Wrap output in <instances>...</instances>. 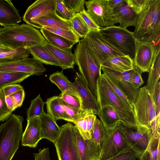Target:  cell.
Listing matches in <instances>:
<instances>
[{"label":"cell","instance_id":"cell-11","mask_svg":"<svg viewBox=\"0 0 160 160\" xmlns=\"http://www.w3.org/2000/svg\"><path fill=\"white\" fill-rule=\"evenodd\" d=\"M87 12L94 22L100 28L114 26L118 23L113 15V9L108 0H89L85 4Z\"/></svg>","mask_w":160,"mask_h":160},{"label":"cell","instance_id":"cell-21","mask_svg":"<svg viewBox=\"0 0 160 160\" xmlns=\"http://www.w3.org/2000/svg\"><path fill=\"white\" fill-rule=\"evenodd\" d=\"M21 21L19 12L11 1L0 0V25L8 27L18 25Z\"/></svg>","mask_w":160,"mask_h":160},{"label":"cell","instance_id":"cell-53","mask_svg":"<svg viewBox=\"0 0 160 160\" xmlns=\"http://www.w3.org/2000/svg\"><path fill=\"white\" fill-rule=\"evenodd\" d=\"M34 160H51L49 153V148H44L39 149L38 152L33 154Z\"/></svg>","mask_w":160,"mask_h":160},{"label":"cell","instance_id":"cell-46","mask_svg":"<svg viewBox=\"0 0 160 160\" xmlns=\"http://www.w3.org/2000/svg\"><path fill=\"white\" fill-rule=\"evenodd\" d=\"M64 4L75 14L83 10L86 1L85 0H62Z\"/></svg>","mask_w":160,"mask_h":160},{"label":"cell","instance_id":"cell-33","mask_svg":"<svg viewBox=\"0 0 160 160\" xmlns=\"http://www.w3.org/2000/svg\"><path fill=\"white\" fill-rule=\"evenodd\" d=\"M97 115L106 129H112L118 123L121 122L115 110L109 106L100 109Z\"/></svg>","mask_w":160,"mask_h":160},{"label":"cell","instance_id":"cell-49","mask_svg":"<svg viewBox=\"0 0 160 160\" xmlns=\"http://www.w3.org/2000/svg\"><path fill=\"white\" fill-rule=\"evenodd\" d=\"M79 13L90 30L99 31L100 28L94 22L85 9H84Z\"/></svg>","mask_w":160,"mask_h":160},{"label":"cell","instance_id":"cell-23","mask_svg":"<svg viewBox=\"0 0 160 160\" xmlns=\"http://www.w3.org/2000/svg\"><path fill=\"white\" fill-rule=\"evenodd\" d=\"M114 18L119 26L127 29L130 26L136 27L138 15L128 6L126 2L120 7L113 9Z\"/></svg>","mask_w":160,"mask_h":160},{"label":"cell","instance_id":"cell-45","mask_svg":"<svg viewBox=\"0 0 160 160\" xmlns=\"http://www.w3.org/2000/svg\"><path fill=\"white\" fill-rule=\"evenodd\" d=\"M150 0H126L128 6L138 15L148 6Z\"/></svg>","mask_w":160,"mask_h":160},{"label":"cell","instance_id":"cell-20","mask_svg":"<svg viewBox=\"0 0 160 160\" xmlns=\"http://www.w3.org/2000/svg\"><path fill=\"white\" fill-rule=\"evenodd\" d=\"M76 131L80 160H98L101 152L100 145L91 139H83L76 127Z\"/></svg>","mask_w":160,"mask_h":160},{"label":"cell","instance_id":"cell-50","mask_svg":"<svg viewBox=\"0 0 160 160\" xmlns=\"http://www.w3.org/2000/svg\"><path fill=\"white\" fill-rule=\"evenodd\" d=\"M152 95L156 107L157 116L160 114V82L159 81L156 85Z\"/></svg>","mask_w":160,"mask_h":160},{"label":"cell","instance_id":"cell-12","mask_svg":"<svg viewBox=\"0 0 160 160\" xmlns=\"http://www.w3.org/2000/svg\"><path fill=\"white\" fill-rule=\"evenodd\" d=\"M121 128L130 147L140 155L146 150L152 136L151 129L139 125L127 126L121 122Z\"/></svg>","mask_w":160,"mask_h":160},{"label":"cell","instance_id":"cell-41","mask_svg":"<svg viewBox=\"0 0 160 160\" xmlns=\"http://www.w3.org/2000/svg\"><path fill=\"white\" fill-rule=\"evenodd\" d=\"M55 11L58 16L66 20L71 19L75 14L64 4L62 0H56Z\"/></svg>","mask_w":160,"mask_h":160},{"label":"cell","instance_id":"cell-31","mask_svg":"<svg viewBox=\"0 0 160 160\" xmlns=\"http://www.w3.org/2000/svg\"><path fill=\"white\" fill-rule=\"evenodd\" d=\"M49 79L58 87L62 92H67L78 97L80 100L72 83L64 75L62 72L58 71L53 73L50 75Z\"/></svg>","mask_w":160,"mask_h":160},{"label":"cell","instance_id":"cell-22","mask_svg":"<svg viewBox=\"0 0 160 160\" xmlns=\"http://www.w3.org/2000/svg\"><path fill=\"white\" fill-rule=\"evenodd\" d=\"M40 118L42 139H47L54 143L59 135L61 127L56 121L44 112Z\"/></svg>","mask_w":160,"mask_h":160},{"label":"cell","instance_id":"cell-43","mask_svg":"<svg viewBox=\"0 0 160 160\" xmlns=\"http://www.w3.org/2000/svg\"><path fill=\"white\" fill-rule=\"evenodd\" d=\"M140 155L139 153L131 147H129L106 160H136Z\"/></svg>","mask_w":160,"mask_h":160},{"label":"cell","instance_id":"cell-28","mask_svg":"<svg viewBox=\"0 0 160 160\" xmlns=\"http://www.w3.org/2000/svg\"><path fill=\"white\" fill-rule=\"evenodd\" d=\"M45 103L47 114L56 121L63 119L72 122L71 118L66 113L59 96H54L48 98Z\"/></svg>","mask_w":160,"mask_h":160},{"label":"cell","instance_id":"cell-37","mask_svg":"<svg viewBox=\"0 0 160 160\" xmlns=\"http://www.w3.org/2000/svg\"><path fill=\"white\" fill-rule=\"evenodd\" d=\"M44 102L39 94L35 98L31 101L29 108L27 111V120L37 117H40L44 112Z\"/></svg>","mask_w":160,"mask_h":160},{"label":"cell","instance_id":"cell-27","mask_svg":"<svg viewBox=\"0 0 160 160\" xmlns=\"http://www.w3.org/2000/svg\"><path fill=\"white\" fill-rule=\"evenodd\" d=\"M101 66L120 72L131 70L134 68L133 60L126 55L109 58L103 63Z\"/></svg>","mask_w":160,"mask_h":160},{"label":"cell","instance_id":"cell-34","mask_svg":"<svg viewBox=\"0 0 160 160\" xmlns=\"http://www.w3.org/2000/svg\"><path fill=\"white\" fill-rule=\"evenodd\" d=\"M32 75L24 72L0 71V88L10 84L18 83Z\"/></svg>","mask_w":160,"mask_h":160},{"label":"cell","instance_id":"cell-13","mask_svg":"<svg viewBox=\"0 0 160 160\" xmlns=\"http://www.w3.org/2000/svg\"><path fill=\"white\" fill-rule=\"evenodd\" d=\"M46 69L43 64L34 58H26L0 64V71L19 72L41 75Z\"/></svg>","mask_w":160,"mask_h":160},{"label":"cell","instance_id":"cell-32","mask_svg":"<svg viewBox=\"0 0 160 160\" xmlns=\"http://www.w3.org/2000/svg\"><path fill=\"white\" fill-rule=\"evenodd\" d=\"M40 31L48 43L59 48L65 50H71L73 45L76 44L73 42L43 28L41 29Z\"/></svg>","mask_w":160,"mask_h":160},{"label":"cell","instance_id":"cell-30","mask_svg":"<svg viewBox=\"0 0 160 160\" xmlns=\"http://www.w3.org/2000/svg\"><path fill=\"white\" fill-rule=\"evenodd\" d=\"M28 49L33 58L42 64L60 67L59 61L44 45L35 46Z\"/></svg>","mask_w":160,"mask_h":160},{"label":"cell","instance_id":"cell-10","mask_svg":"<svg viewBox=\"0 0 160 160\" xmlns=\"http://www.w3.org/2000/svg\"><path fill=\"white\" fill-rule=\"evenodd\" d=\"M133 106L134 112L138 123L150 128L157 117L152 95L146 86L139 88Z\"/></svg>","mask_w":160,"mask_h":160},{"label":"cell","instance_id":"cell-26","mask_svg":"<svg viewBox=\"0 0 160 160\" xmlns=\"http://www.w3.org/2000/svg\"><path fill=\"white\" fill-rule=\"evenodd\" d=\"M160 126L158 125L156 130L152 132V136L146 150L138 158L139 160H159Z\"/></svg>","mask_w":160,"mask_h":160},{"label":"cell","instance_id":"cell-1","mask_svg":"<svg viewBox=\"0 0 160 160\" xmlns=\"http://www.w3.org/2000/svg\"><path fill=\"white\" fill-rule=\"evenodd\" d=\"M47 43L40 31L27 24H22L0 28V44L12 50L28 49Z\"/></svg>","mask_w":160,"mask_h":160},{"label":"cell","instance_id":"cell-15","mask_svg":"<svg viewBox=\"0 0 160 160\" xmlns=\"http://www.w3.org/2000/svg\"><path fill=\"white\" fill-rule=\"evenodd\" d=\"M72 84L79 96L81 102L82 110L84 111L92 110L94 114L97 115L100 108L97 99L91 92L80 73L76 72L74 80Z\"/></svg>","mask_w":160,"mask_h":160},{"label":"cell","instance_id":"cell-16","mask_svg":"<svg viewBox=\"0 0 160 160\" xmlns=\"http://www.w3.org/2000/svg\"><path fill=\"white\" fill-rule=\"evenodd\" d=\"M156 46L151 43L137 41L133 60L134 67L142 72H148L154 56Z\"/></svg>","mask_w":160,"mask_h":160},{"label":"cell","instance_id":"cell-55","mask_svg":"<svg viewBox=\"0 0 160 160\" xmlns=\"http://www.w3.org/2000/svg\"><path fill=\"white\" fill-rule=\"evenodd\" d=\"M6 104L8 108L12 112L14 111V104L13 100L10 96H5Z\"/></svg>","mask_w":160,"mask_h":160},{"label":"cell","instance_id":"cell-29","mask_svg":"<svg viewBox=\"0 0 160 160\" xmlns=\"http://www.w3.org/2000/svg\"><path fill=\"white\" fill-rule=\"evenodd\" d=\"M148 72L146 86L152 94L156 85L159 81L160 77V44L156 46L154 56Z\"/></svg>","mask_w":160,"mask_h":160},{"label":"cell","instance_id":"cell-7","mask_svg":"<svg viewBox=\"0 0 160 160\" xmlns=\"http://www.w3.org/2000/svg\"><path fill=\"white\" fill-rule=\"evenodd\" d=\"M60 127L59 135L53 143L58 160H81L75 126L68 122Z\"/></svg>","mask_w":160,"mask_h":160},{"label":"cell","instance_id":"cell-8","mask_svg":"<svg viewBox=\"0 0 160 160\" xmlns=\"http://www.w3.org/2000/svg\"><path fill=\"white\" fill-rule=\"evenodd\" d=\"M121 122L118 123L112 129H105L98 160H106L130 147L121 130Z\"/></svg>","mask_w":160,"mask_h":160},{"label":"cell","instance_id":"cell-2","mask_svg":"<svg viewBox=\"0 0 160 160\" xmlns=\"http://www.w3.org/2000/svg\"><path fill=\"white\" fill-rule=\"evenodd\" d=\"M160 0H150L146 8L138 15L133 33L137 41L160 44Z\"/></svg>","mask_w":160,"mask_h":160},{"label":"cell","instance_id":"cell-35","mask_svg":"<svg viewBox=\"0 0 160 160\" xmlns=\"http://www.w3.org/2000/svg\"><path fill=\"white\" fill-rule=\"evenodd\" d=\"M30 54L28 49L20 48L0 53V64L28 58Z\"/></svg>","mask_w":160,"mask_h":160},{"label":"cell","instance_id":"cell-36","mask_svg":"<svg viewBox=\"0 0 160 160\" xmlns=\"http://www.w3.org/2000/svg\"><path fill=\"white\" fill-rule=\"evenodd\" d=\"M69 20L71 23L72 30L80 38H83L90 30L79 13L75 14Z\"/></svg>","mask_w":160,"mask_h":160},{"label":"cell","instance_id":"cell-54","mask_svg":"<svg viewBox=\"0 0 160 160\" xmlns=\"http://www.w3.org/2000/svg\"><path fill=\"white\" fill-rule=\"evenodd\" d=\"M125 2V0H108V3L110 7L113 9L120 7Z\"/></svg>","mask_w":160,"mask_h":160},{"label":"cell","instance_id":"cell-39","mask_svg":"<svg viewBox=\"0 0 160 160\" xmlns=\"http://www.w3.org/2000/svg\"><path fill=\"white\" fill-rule=\"evenodd\" d=\"M105 129L101 121L97 118L93 127L91 139L100 146L104 137Z\"/></svg>","mask_w":160,"mask_h":160},{"label":"cell","instance_id":"cell-44","mask_svg":"<svg viewBox=\"0 0 160 160\" xmlns=\"http://www.w3.org/2000/svg\"><path fill=\"white\" fill-rule=\"evenodd\" d=\"M2 89L0 88V122L6 120L12 114V112L8 107Z\"/></svg>","mask_w":160,"mask_h":160},{"label":"cell","instance_id":"cell-6","mask_svg":"<svg viewBox=\"0 0 160 160\" xmlns=\"http://www.w3.org/2000/svg\"><path fill=\"white\" fill-rule=\"evenodd\" d=\"M99 32L112 46L133 60L137 40L133 32L115 25L100 28Z\"/></svg>","mask_w":160,"mask_h":160},{"label":"cell","instance_id":"cell-14","mask_svg":"<svg viewBox=\"0 0 160 160\" xmlns=\"http://www.w3.org/2000/svg\"><path fill=\"white\" fill-rule=\"evenodd\" d=\"M101 70L103 73L109 78L133 103L139 89L135 88L132 84V79L133 69L123 72H116L102 66L101 67Z\"/></svg>","mask_w":160,"mask_h":160},{"label":"cell","instance_id":"cell-48","mask_svg":"<svg viewBox=\"0 0 160 160\" xmlns=\"http://www.w3.org/2000/svg\"><path fill=\"white\" fill-rule=\"evenodd\" d=\"M25 95V92L23 89L10 95L13 101L14 110L22 105Z\"/></svg>","mask_w":160,"mask_h":160},{"label":"cell","instance_id":"cell-47","mask_svg":"<svg viewBox=\"0 0 160 160\" xmlns=\"http://www.w3.org/2000/svg\"><path fill=\"white\" fill-rule=\"evenodd\" d=\"M61 101L66 113L71 118L72 122L79 118L84 112L81 109L76 108L69 106L62 100Z\"/></svg>","mask_w":160,"mask_h":160},{"label":"cell","instance_id":"cell-25","mask_svg":"<svg viewBox=\"0 0 160 160\" xmlns=\"http://www.w3.org/2000/svg\"><path fill=\"white\" fill-rule=\"evenodd\" d=\"M44 47L56 58L62 70L73 69L75 63L74 56L71 49L67 50L54 46L47 42Z\"/></svg>","mask_w":160,"mask_h":160},{"label":"cell","instance_id":"cell-40","mask_svg":"<svg viewBox=\"0 0 160 160\" xmlns=\"http://www.w3.org/2000/svg\"><path fill=\"white\" fill-rule=\"evenodd\" d=\"M102 74L116 95L128 107L133 111V103L128 99L122 91L109 78L103 73Z\"/></svg>","mask_w":160,"mask_h":160},{"label":"cell","instance_id":"cell-52","mask_svg":"<svg viewBox=\"0 0 160 160\" xmlns=\"http://www.w3.org/2000/svg\"><path fill=\"white\" fill-rule=\"evenodd\" d=\"M1 88L2 89L5 96H10L23 89L21 85L18 84H10Z\"/></svg>","mask_w":160,"mask_h":160},{"label":"cell","instance_id":"cell-17","mask_svg":"<svg viewBox=\"0 0 160 160\" xmlns=\"http://www.w3.org/2000/svg\"><path fill=\"white\" fill-rule=\"evenodd\" d=\"M28 25L40 29L47 27L59 28L68 30H72L69 20L61 18L57 14L55 11L31 19Z\"/></svg>","mask_w":160,"mask_h":160},{"label":"cell","instance_id":"cell-24","mask_svg":"<svg viewBox=\"0 0 160 160\" xmlns=\"http://www.w3.org/2000/svg\"><path fill=\"white\" fill-rule=\"evenodd\" d=\"M92 110L84 111L83 114L73 123L84 140L91 138L93 127L97 118Z\"/></svg>","mask_w":160,"mask_h":160},{"label":"cell","instance_id":"cell-51","mask_svg":"<svg viewBox=\"0 0 160 160\" xmlns=\"http://www.w3.org/2000/svg\"><path fill=\"white\" fill-rule=\"evenodd\" d=\"M142 72L134 67L132 76V83L133 87L138 89L144 83L142 77Z\"/></svg>","mask_w":160,"mask_h":160},{"label":"cell","instance_id":"cell-9","mask_svg":"<svg viewBox=\"0 0 160 160\" xmlns=\"http://www.w3.org/2000/svg\"><path fill=\"white\" fill-rule=\"evenodd\" d=\"M83 39L94 60L100 67L109 58L124 56L112 46L99 31L89 30Z\"/></svg>","mask_w":160,"mask_h":160},{"label":"cell","instance_id":"cell-5","mask_svg":"<svg viewBox=\"0 0 160 160\" xmlns=\"http://www.w3.org/2000/svg\"><path fill=\"white\" fill-rule=\"evenodd\" d=\"M75 63L91 92L96 98L98 80L102 73L101 67L95 61L84 39L80 40L74 49Z\"/></svg>","mask_w":160,"mask_h":160},{"label":"cell","instance_id":"cell-38","mask_svg":"<svg viewBox=\"0 0 160 160\" xmlns=\"http://www.w3.org/2000/svg\"><path fill=\"white\" fill-rule=\"evenodd\" d=\"M43 28L59 35L75 43L78 42L80 40L78 36L72 30H66L59 28L44 27Z\"/></svg>","mask_w":160,"mask_h":160},{"label":"cell","instance_id":"cell-3","mask_svg":"<svg viewBox=\"0 0 160 160\" xmlns=\"http://www.w3.org/2000/svg\"><path fill=\"white\" fill-rule=\"evenodd\" d=\"M96 99L100 109L107 106L112 107L125 126L141 125L138 122L133 111L116 95L102 74L97 83Z\"/></svg>","mask_w":160,"mask_h":160},{"label":"cell","instance_id":"cell-19","mask_svg":"<svg viewBox=\"0 0 160 160\" xmlns=\"http://www.w3.org/2000/svg\"><path fill=\"white\" fill-rule=\"evenodd\" d=\"M56 0H37L27 8L23 20L28 24L31 19L55 11Z\"/></svg>","mask_w":160,"mask_h":160},{"label":"cell","instance_id":"cell-4","mask_svg":"<svg viewBox=\"0 0 160 160\" xmlns=\"http://www.w3.org/2000/svg\"><path fill=\"white\" fill-rule=\"evenodd\" d=\"M23 118L12 114L0 125V160H12L23 133Z\"/></svg>","mask_w":160,"mask_h":160},{"label":"cell","instance_id":"cell-42","mask_svg":"<svg viewBox=\"0 0 160 160\" xmlns=\"http://www.w3.org/2000/svg\"><path fill=\"white\" fill-rule=\"evenodd\" d=\"M58 96L61 100L69 106L82 109L81 101L78 97L66 92H62Z\"/></svg>","mask_w":160,"mask_h":160},{"label":"cell","instance_id":"cell-56","mask_svg":"<svg viewBox=\"0 0 160 160\" xmlns=\"http://www.w3.org/2000/svg\"><path fill=\"white\" fill-rule=\"evenodd\" d=\"M12 50L0 44V53L7 52Z\"/></svg>","mask_w":160,"mask_h":160},{"label":"cell","instance_id":"cell-18","mask_svg":"<svg viewBox=\"0 0 160 160\" xmlns=\"http://www.w3.org/2000/svg\"><path fill=\"white\" fill-rule=\"evenodd\" d=\"M25 130L23 132L21 145L32 148H35L39 142L42 139L40 117L28 120Z\"/></svg>","mask_w":160,"mask_h":160}]
</instances>
